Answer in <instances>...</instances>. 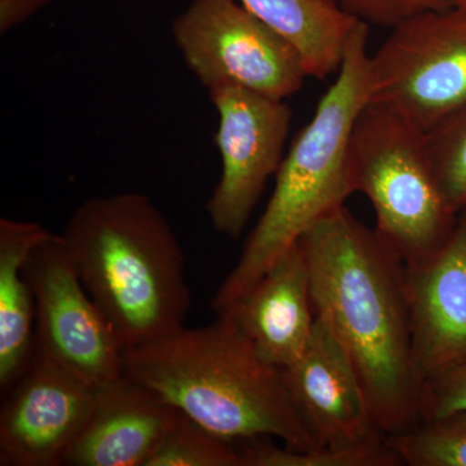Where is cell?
<instances>
[{"label":"cell","mask_w":466,"mask_h":466,"mask_svg":"<svg viewBox=\"0 0 466 466\" xmlns=\"http://www.w3.org/2000/svg\"><path fill=\"white\" fill-rule=\"evenodd\" d=\"M424 137L400 113L368 101L349 143L352 191L370 201L377 236L406 266L443 247L460 217L441 195Z\"/></svg>","instance_id":"cell-5"},{"label":"cell","mask_w":466,"mask_h":466,"mask_svg":"<svg viewBox=\"0 0 466 466\" xmlns=\"http://www.w3.org/2000/svg\"><path fill=\"white\" fill-rule=\"evenodd\" d=\"M299 51L309 76L339 73L352 33L363 21L330 0H238Z\"/></svg>","instance_id":"cell-16"},{"label":"cell","mask_w":466,"mask_h":466,"mask_svg":"<svg viewBox=\"0 0 466 466\" xmlns=\"http://www.w3.org/2000/svg\"><path fill=\"white\" fill-rule=\"evenodd\" d=\"M173 36L208 90L235 86L287 100L309 76L291 43L238 0H192L174 21Z\"/></svg>","instance_id":"cell-7"},{"label":"cell","mask_w":466,"mask_h":466,"mask_svg":"<svg viewBox=\"0 0 466 466\" xmlns=\"http://www.w3.org/2000/svg\"><path fill=\"white\" fill-rule=\"evenodd\" d=\"M51 0H0V32L20 25Z\"/></svg>","instance_id":"cell-23"},{"label":"cell","mask_w":466,"mask_h":466,"mask_svg":"<svg viewBox=\"0 0 466 466\" xmlns=\"http://www.w3.org/2000/svg\"><path fill=\"white\" fill-rule=\"evenodd\" d=\"M124 373L223 440L268 437L300 451L317 446L283 370L263 360L223 312L205 327H183L125 350Z\"/></svg>","instance_id":"cell-2"},{"label":"cell","mask_w":466,"mask_h":466,"mask_svg":"<svg viewBox=\"0 0 466 466\" xmlns=\"http://www.w3.org/2000/svg\"><path fill=\"white\" fill-rule=\"evenodd\" d=\"M370 101L422 133L466 106V9L420 12L370 55Z\"/></svg>","instance_id":"cell-6"},{"label":"cell","mask_w":466,"mask_h":466,"mask_svg":"<svg viewBox=\"0 0 466 466\" xmlns=\"http://www.w3.org/2000/svg\"><path fill=\"white\" fill-rule=\"evenodd\" d=\"M386 441L401 465L466 466V410L421 420Z\"/></svg>","instance_id":"cell-18"},{"label":"cell","mask_w":466,"mask_h":466,"mask_svg":"<svg viewBox=\"0 0 466 466\" xmlns=\"http://www.w3.org/2000/svg\"><path fill=\"white\" fill-rule=\"evenodd\" d=\"M466 410V363L429 380L422 386L421 420Z\"/></svg>","instance_id":"cell-22"},{"label":"cell","mask_w":466,"mask_h":466,"mask_svg":"<svg viewBox=\"0 0 466 466\" xmlns=\"http://www.w3.org/2000/svg\"><path fill=\"white\" fill-rule=\"evenodd\" d=\"M2 398L0 465L60 466L90 420L95 386L34 348Z\"/></svg>","instance_id":"cell-10"},{"label":"cell","mask_w":466,"mask_h":466,"mask_svg":"<svg viewBox=\"0 0 466 466\" xmlns=\"http://www.w3.org/2000/svg\"><path fill=\"white\" fill-rule=\"evenodd\" d=\"M410 339L422 383L466 363V210L443 247L404 265Z\"/></svg>","instance_id":"cell-11"},{"label":"cell","mask_w":466,"mask_h":466,"mask_svg":"<svg viewBox=\"0 0 466 466\" xmlns=\"http://www.w3.org/2000/svg\"><path fill=\"white\" fill-rule=\"evenodd\" d=\"M60 238L124 350L184 327L192 306L186 259L148 196L122 192L88 198L73 211Z\"/></svg>","instance_id":"cell-3"},{"label":"cell","mask_w":466,"mask_h":466,"mask_svg":"<svg viewBox=\"0 0 466 466\" xmlns=\"http://www.w3.org/2000/svg\"><path fill=\"white\" fill-rule=\"evenodd\" d=\"M366 24L397 26L401 21L431 9L450 8L444 0H330Z\"/></svg>","instance_id":"cell-21"},{"label":"cell","mask_w":466,"mask_h":466,"mask_svg":"<svg viewBox=\"0 0 466 466\" xmlns=\"http://www.w3.org/2000/svg\"><path fill=\"white\" fill-rule=\"evenodd\" d=\"M450 7L466 9V0H444Z\"/></svg>","instance_id":"cell-24"},{"label":"cell","mask_w":466,"mask_h":466,"mask_svg":"<svg viewBox=\"0 0 466 466\" xmlns=\"http://www.w3.org/2000/svg\"><path fill=\"white\" fill-rule=\"evenodd\" d=\"M424 142L441 195L460 216L466 210V106L425 133Z\"/></svg>","instance_id":"cell-19"},{"label":"cell","mask_w":466,"mask_h":466,"mask_svg":"<svg viewBox=\"0 0 466 466\" xmlns=\"http://www.w3.org/2000/svg\"><path fill=\"white\" fill-rule=\"evenodd\" d=\"M260 358L279 370L296 363L315 324L308 258L300 240L241 299L222 309Z\"/></svg>","instance_id":"cell-14"},{"label":"cell","mask_w":466,"mask_h":466,"mask_svg":"<svg viewBox=\"0 0 466 466\" xmlns=\"http://www.w3.org/2000/svg\"><path fill=\"white\" fill-rule=\"evenodd\" d=\"M299 240L315 315L351 358L377 428L391 435L419 424L424 383L413 359L404 263L345 207Z\"/></svg>","instance_id":"cell-1"},{"label":"cell","mask_w":466,"mask_h":466,"mask_svg":"<svg viewBox=\"0 0 466 466\" xmlns=\"http://www.w3.org/2000/svg\"><path fill=\"white\" fill-rule=\"evenodd\" d=\"M367 45L368 24L360 23L350 38L339 76L281 162L265 213L211 300L217 312L241 299L311 227L345 207L354 193L349 143L370 101Z\"/></svg>","instance_id":"cell-4"},{"label":"cell","mask_w":466,"mask_h":466,"mask_svg":"<svg viewBox=\"0 0 466 466\" xmlns=\"http://www.w3.org/2000/svg\"><path fill=\"white\" fill-rule=\"evenodd\" d=\"M147 466H241L233 441L223 440L180 412Z\"/></svg>","instance_id":"cell-20"},{"label":"cell","mask_w":466,"mask_h":466,"mask_svg":"<svg viewBox=\"0 0 466 466\" xmlns=\"http://www.w3.org/2000/svg\"><path fill=\"white\" fill-rule=\"evenodd\" d=\"M177 415L157 392L122 373L95 388L94 410L64 465L147 466Z\"/></svg>","instance_id":"cell-13"},{"label":"cell","mask_w":466,"mask_h":466,"mask_svg":"<svg viewBox=\"0 0 466 466\" xmlns=\"http://www.w3.org/2000/svg\"><path fill=\"white\" fill-rule=\"evenodd\" d=\"M283 375L294 406L317 446L354 443L382 433L357 368L320 318H315L302 357L283 370Z\"/></svg>","instance_id":"cell-12"},{"label":"cell","mask_w":466,"mask_h":466,"mask_svg":"<svg viewBox=\"0 0 466 466\" xmlns=\"http://www.w3.org/2000/svg\"><path fill=\"white\" fill-rule=\"evenodd\" d=\"M54 233L39 223L0 219V391L26 370L35 341V308L25 263Z\"/></svg>","instance_id":"cell-15"},{"label":"cell","mask_w":466,"mask_h":466,"mask_svg":"<svg viewBox=\"0 0 466 466\" xmlns=\"http://www.w3.org/2000/svg\"><path fill=\"white\" fill-rule=\"evenodd\" d=\"M241 466H400V460L380 433L348 444H320L309 450L280 447L268 437L236 441Z\"/></svg>","instance_id":"cell-17"},{"label":"cell","mask_w":466,"mask_h":466,"mask_svg":"<svg viewBox=\"0 0 466 466\" xmlns=\"http://www.w3.org/2000/svg\"><path fill=\"white\" fill-rule=\"evenodd\" d=\"M25 275L35 308L34 348L95 388L121 376L125 350L86 290L60 235L32 251Z\"/></svg>","instance_id":"cell-8"},{"label":"cell","mask_w":466,"mask_h":466,"mask_svg":"<svg viewBox=\"0 0 466 466\" xmlns=\"http://www.w3.org/2000/svg\"><path fill=\"white\" fill-rule=\"evenodd\" d=\"M208 95L219 118L216 143L222 175L208 214L218 233L238 240L283 162L291 110L285 100L235 86L210 88Z\"/></svg>","instance_id":"cell-9"}]
</instances>
